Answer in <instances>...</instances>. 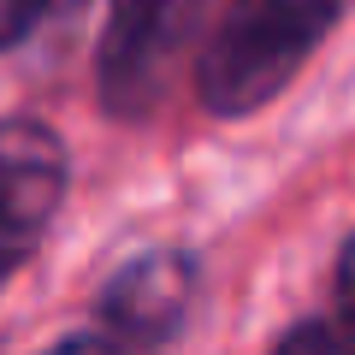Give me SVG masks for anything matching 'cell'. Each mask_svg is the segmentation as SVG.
Wrapping results in <instances>:
<instances>
[{
	"label": "cell",
	"mask_w": 355,
	"mask_h": 355,
	"mask_svg": "<svg viewBox=\"0 0 355 355\" xmlns=\"http://www.w3.org/2000/svg\"><path fill=\"white\" fill-rule=\"evenodd\" d=\"M338 12L343 0H231L202 53V77H196L202 107L219 119L266 107L331 36Z\"/></svg>",
	"instance_id": "1"
},
{
	"label": "cell",
	"mask_w": 355,
	"mask_h": 355,
	"mask_svg": "<svg viewBox=\"0 0 355 355\" xmlns=\"http://www.w3.org/2000/svg\"><path fill=\"white\" fill-rule=\"evenodd\" d=\"M65 196V148L36 119H0V279L36 254Z\"/></svg>",
	"instance_id": "2"
},
{
	"label": "cell",
	"mask_w": 355,
	"mask_h": 355,
	"mask_svg": "<svg viewBox=\"0 0 355 355\" xmlns=\"http://www.w3.org/2000/svg\"><path fill=\"white\" fill-rule=\"evenodd\" d=\"M166 36H172V0H113L101 36V101L113 113L137 119L154 101Z\"/></svg>",
	"instance_id": "3"
},
{
	"label": "cell",
	"mask_w": 355,
	"mask_h": 355,
	"mask_svg": "<svg viewBox=\"0 0 355 355\" xmlns=\"http://www.w3.org/2000/svg\"><path fill=\"white\" fill-rule=\"evenodd\" d=\"M196 296V266L184 254H142L107 284L101 314L119 343H166Z\"/></svg>",
	"instance_id": "4"
},
{
	"label": "cell",
	"mask_w": 355,
	"mask_h": 355,
	"mask_svg": "<svg viewBox=\"0 0 355 355\" xmlns=\"http://www.w3.org/2000/svg\"><path fill=\"white\" fill-rule=\"evenodd\" d=\"M272 355H355V349H349V338L338 326H296Z\"/></svg>",
	"instance_id": "5"
},
{
	"label": "cell",
	"mask_w": 355,
	"mask_h": 355,
	"mask_svg": "<svg viewBox=\"0 0 355 355\" xmlns=\"http://www.w3.org/2000/svg\"><path fill=\"white\" fill-rule=\"evenodd\" d=\"M42 12H48V0H0V48L24 42Z\"/></svg>",
	"instance_id": "6"
},
{
	"label": "cell",
	"mask_w": 355,
	"mask_h": 355,
	"mask_svg": "<svg viewBox=\"0 0 355 355\" xmlns=\"http://www.w3.org/2000/svg\"><path fill=\"white\" fill-rule=\"evenodd\" d=\"M338 331L355 349V237L343 243V254H338Z\"/></svg>",
	"instance_id": "7"
},
{
	"label": "cell",
	"mask_w": 355,
	"mask_h": 355,
	"mask_svg": "<svg viewBox=\"0 0 355 355\" xmlns=\"http://www.w3.org/2000/svg\"><path fill=\"white\" fill-rule=\"evenodd\" d=\"M48 355H119L107 338H71V343H60V349H48Z\"/></svg>",
	"instance_id": "8"
}]
</instances>
